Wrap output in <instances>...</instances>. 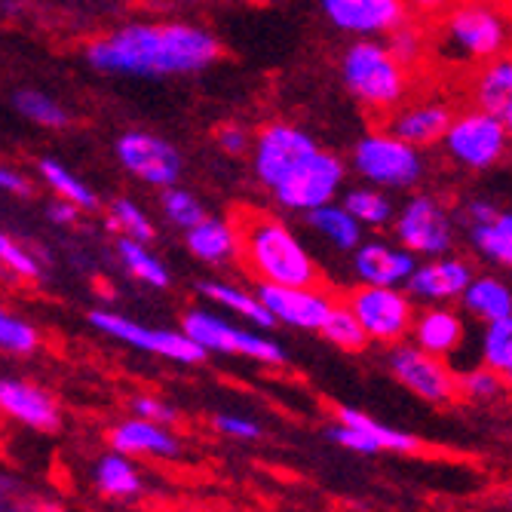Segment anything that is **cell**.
Masks as SVG:
<instances>
[{"label": "cell", "mask_w": 512, "mask_h": 512, "mask_svg": "<svg viewBox=\"0 0 512 512\" xmlns=\"http://www.w3.org/2000/svg\"><path fill=\"white\" fill-rule=\"evenodd\" d=\"M108 224L111 230H117L120 237H132V240H142V243H151L154 240V224L151 218L142 212V206L120 197L111 203L108 209Z\"/></svg>", "instance_id": "cell-36"}, {"label": "cell", "mask_w": 512, "mask_h": 512, "mask_svg": "<svg viewBox=\"0 0 512 512\" xmlns=\"http://www.w3.org/2000/svg\"><path fill=\"white\" fill-rule=\"evenodd\" d=\"M0 414L37 433H56L62 427L59 402L22 378H0Z\"/></svg>", "instance_id": "cell-17"}, {"label": "cell", "mask_w": 512, "mask_h": 512, "mask_svg": "<svg viewBox=\"0 0 512 512\" xmlns=\"http://www.w3.org/2000/svg\"><path fill=\"white\" fill-rule=\"evenodd\" d=\"M80 212H83V209H77L74 203L59 200V203L50 206V221H56V224H74V221L80 218Z\"/></svg>", "instance_id": "cell-48"}, {"label": "cell", "mask_w": 512, "mask_h": 512, "mask_svg": "<svg viewBox=\"0 0 512 512\" xmlns=\"http://www.w3.org/2000/svg\"><path fill=\"white\" fill-rule=\"evenodd\" d=\"M0 267L22 276V279H40L43 267L34 252H28L22 243H16L10 234L0 230Z\"/></svg>", "instance_id": "cell-42"}, {"label": "cell", "mask_w": 512, "mask_h": 512, "mask_svg": "<svg viewBox=\"0 0 512 512\" xmlns=\"http://www.w3.org/2000/svg\"><path fill=\"white\" fill-rule=\"evenodd\" d=\"M451 108L445 102H402L393 111H387L384 129L402 142L414 145V148H430L436 142H442V135L451 123Z\"/></svg>", "instance_id": "cell-19"}, {"label": "cell", "mask_w": 512, "mask_h": 512, "mask_svg": "<svg viewBox=\"0 0 512 512\" xmlns=\"http://www.w3.org/2000/svg\"><path fill=\"white\" fill-rule=\"evenodd\" d=\"M506 500H509V503H512V488H509V491H506Z\"/></svg>", "instance_id": "cell-51"}, {"label": "cell", "mask_w": 512, "mask_h": 512, "mask_svg": "<svg viewBox=\"0 0 512 512\" xmlns=\"http://www.w3.org/2000/svg\"><path fill=\"white\" fill-rule=\"evenodd\" d=\"M470 240L482 252V258L497 261L503 267H512V234H509V230H503L497 221L470 224Z\"/></svg>", "instance_id": "cell-38"}, {"label": "cell", "mask_w": 512, "mask_h": 512, "mask_svg": "<svg viewBox=\"0 0 512 512\" xmlns=\"http://www.w3.org/2000/svg\"><path fill=\"white\" fill-rule=\"evenodd\" d=\"M304 215H307V224L316 230V234L322 240H329L341 252H353L362 243V224L344 206H338L335 200L325 203V206H316V209H310Z\"/></svg>", "instance_id": "cell-27"}, {"label": "cell", "mask_w": 512, "mask_h": 512, "mask_svg": "<svg viewBox=\"0 0 512 512\" xmlns=\"http://www.w3.org/2000/svg\"><path fill=\"white\" fill-rule=\"evenodd\" d=\"M417 258L414 252L402 249L399 243H381L368 240L353 249V270L359 276V283L368 286H405V279L414 273Z\"/></svg>", "instance_id": "cell-20"}, {"label": "cell", "mask_w": 512, "mask_h": 512, "mask_svg": "<svg viewBox=\"0 0 512 512\" xmlns=\"http://www.w3.org/2000/svg\"><path fill=\"white\" fill-rule=\"evenodd\" d=\"M89 322L92 329L120 341V344H129L142 353H151V356H160V359H169V362H178V365H197L203 362L209 353L191 341L184 332H169V329H151L145 322H135L123 313H114V310H92L89 313Z\"/></svg>", "instance_id": "cell-8"}, {"label": "cell", "mask_w": 512, "mask_h": 512, "mask_svg": "<svg viewBox=\"0 0 512 512\" xmlns=\"http://www.w3.org/2000/svg\"><path fill=\"white\" fill-rule=\"evenodd\" d=\"M160 203H163V215H166L175 227H181V230H188V227H194L197 221L206 218L203 203H200L191 191L175 188V184L163 188V200H160Z\"/></svg>", "instance_id": "cell-39"}, {"label": "cell", "mask_w": 512, "mask_h": 512, "mask_svg": "<svg viewBox=\"0 0 512 512\" xmlns=\"http://www.w3.org/2000/svg\"><path fill=\"white\" fill-rule=\"evenodd\" d=\"M240 255L261 283L316 286L319 267L295 230L270 215H249L240 224Z\"/></svg>", "instance_id": "cell-2"}, {"label": "cell", "mask_w": 512, "mask_h": 512, "mask_svg": "<svg viewBox=\"0 0 512 512\" xmlns=\"http://www.w3.org/2000/svg\"><path fill=\"white\" fill-rule=\"evenodd\" d=\"M200 295L224 310H230L234 316L258 325V329H273L276 319L273 313L264 307V301L258 298V292H246L240 286H230V283H221V279H206V283H200Z\"/></svg>", "instance_id": "cell-26"}, {"label": "cell", "mask_w": 512, "mask_h": 512, "mask_svg": "<svg viewBox=\"0 0 512 512\" xmlns=\"http://www.w3.org/2000/svg\"><path fill=\"white\" fill-rule=\"evenodd\" d=\"M117 160L126 172L142 178L154 188H169L181 178V154L166 138L145 132V129H129L117 138Z\"/></svg>", "instance_id": "cell-14"}, {"label": "cell", "mask_w": 512, "mask_h": 512, "mask_svg": "<svg viewBox=\"0 0 512 512\" xmlns=\"http://www.w3.org/2000/svg\"><path fill=\"white\" fill-rule=\"evenodd\" d=\"M473 267L460 258H430L427 264H417L414 273L405 279V292L417 301L427 304H448L463 295V289L470 286Z\"/></svg>", "instance_id": "cell-18"}, {"label": "cell", "mask_w": 512, "mask_h": 512, "mask_svg": "<svg viewBox=\"0 0 512 512\" xmlns=\"http://www.w3.org/2000/svg\"><path fill=\"white\" fill-rule=\"evenodd\" d=\"M473 102L503 120L512 138V59L497 56L485 62L473 80Z\"/></svg>", "instance_id": "cell-24"}, {"label": "cell", "mask_w": 512, "mask_h": 512, "mask_svg": "<svg viewBox=\"0 0 512 512\" xmlns=\"http://www.w3.org/2000/svg\"><path fill=\"white\" fill-rule=\"evenodd\" d=\"M460 301L482 322H491V319H500V316L512 313V292H509V286H503L500 279H494V276H473L470 286L463 289Z\"/></svg>", "instance_id": "cell-28"}, {"label": "cell", "mask_w": 512, "mask_h": 512, "mask_svg": "<svg viewBox=\"0 0 512 512\" xmlns=\"http://www.w3.org/2000/svg\"><path fill=\"white\" fill-rule=\"evenodd\" d=\"M393 234L402 249L424 258H439L454 246V221L436 197L417 194L393 215Z\"/></svg>", "instance_id": "cell-10"}, {"label": "cell", "mask_w": 512, "mask_h": 512, "mask_svg": "<svg viewBox=\"0 0 512 512\" xmlns=\"http://www.w3.org/2000/svg\"><path fill=\"white\" fill-rule=\"evenodd\" d=\"M258 298L273 313L276 322L292 325L301 332H319L325 316L332 313L335 298L316 286H273L258 283Z\"/></svg>", "instance_id": "cell-16"}, {"label": "cell", "mask_w": 512, "mask_h": 512, "mask_svg": "<svg viewBox=\"0 0 512 512\" xmlns=\"http://www.w3.org/2000/svg\"><path fill=\"white\" fill-rule=\"evenodd\" d=\"M184 237H188L191 255L203 264L221 267V264H230L240 258V227H234L224 218L206 215L203 221L184 230Z\"/></svg>", "instance_id": "cell-23"}, {"label": "cell", "mask_w": 512, "mask_h": 512, "mask_svg": "<svg viewBox=\"0 0 512 512\" xmlns=\"http://www.w3.org/2000/svg\"><path fill=\"white\" fill-rule=\"evenodd\" d=\"M482 362L494 368L500 378L512 371V313L491 319L482 335Z\"/></svg>", "instance_id": "cell-34"}, {"label": "cell", "mask_w": 512, "mask_h": 512, "mask_svg": "<svg viewBox=\"0 0 512 512\" xmlns=\"http://www.w3.org/2000/svg\"><path fill=\"white\" fill-rule=\"evenodd\" d=\"M503 390H506L503 378L497 375L494 368H488L485 362L479 368H473V371H463V375H457V393L473 399V402H494Z\"/></svg>", "instance_id": "cell-40"}, {"label": "cell", "mask_w": 512, "mask_h": 512, "mask_svg": "<svg viewBox=\"0 0 512 512\" xmlns=\"http://www.w3.org/2000/svg\"><path fill=\"white\" fill-rule=\"evenodd\" d=\"M338 31L353 37H387L408 19L405 0H319Z\"/></svg>", "instance_id": "cell-15"}, {"label": "cell", "mask_w": 512, "mask_h": 512, "mask_svg": "<svg viewBox=\"0 0 512 512\" xmlns=\"http://www.w3.org/2000/svg\"><path fill=\"white\" fill-rule=\"evenodd\" d=\"M37 347H40V335L34 325L0 307V350L13 356H31Z\"/></svg>", "instance_id": "cell-37"}, {"label": "cell", "mask_w": 512, "mask_h": 512, "mask_svg": "<svg viewBox=\"0 0 512 512\" xmlns=\"http://www.w3.org/2000/svg\"><path fill=\"white\" fill-rule=\"evenodd\" d=\"M387 362L393 378L430 405H451L460 396L457 375L442 362V356H433L417 344H405V341L393 344Z\"/></svg>", "instance_id": "cell-12"}, {"label": "cell", "mask_w": 512, "mask_h": 512, "mask_svg": "<svg viewBox=\"0 0 512 512\" xmlns=\"http://www.w3.org/2000/svg\"><path fill=\"white\" fill-rule=\"evenodd\" d=\"M353 169L365 184L387 191H405L414 188L424 178V157L421 148H414L402 138L384 132H368L362 135L353 148Z\"/></svg>", "instance_id": "cell-5"}, {"label": "cell", "mask_w": 512, "mask_h": 512, "mask_svg": "<svg viewBox=\"0 0 512 512\" xmlns=\"http://www.w3.org/2000/svg\"><path fill=\"white\" fill-rule=\"evenodd\" d=\"M132 408L138 417H148V421H157V424H175L178 421V411L157 396H135Z\"/></svg>", "instance_id": "cell-44"}, {"label": "cell", "mask_w": 512, "mask_h": 512, "mask_svg": "<svg viewBox=\"0 0 512 512\" xmlns=\"http://www.w3.org/2000/svg\"><path fill=\"white\" fill-rule=\"evenodd\" d=\"M221 56L218 40L184 22H132L89 43L86 62L105 74L178 77L206 71Z\"/></svg>", "instance_id": "cell-1"}, {"label": "cell", "mask_w": 512, "mask_h": 512, "mask_svg": "<svg viewBox=\"0 0 512 512\" xmlns=\"http://www.w3.org/2000/svg\"><path fill=\"white\" fill-rule=\"evenodd\" d=\"M215 142H218V148H221L224 154H230V157H240V154H246V151L252 148V142H249V132H246L243 126H234V123L218 126V132H215Z\"/></svg>", "instance_id": "cell-45"}, {"label": "cell", "mask_w": 512, "mask_h": 512, "mask_svg": "<svg viewBox=\"0 0 512 512\" xmlns=\"http://www.w3.org/2000/svg\"><path fill=\"white\" fill-rule=\"evenodd\" d=\"M344 188V163L329 151H313L298 169H292L273 188V197L283 209L310 212L338 197Z\"/></svg>", "instance_id": "cell-11"}, {"label": "cell", "mask_w": 512, "mask_h": 512, "mask_svg": "<svg viewBox=\"0 0 512 512\" xmlns=\"http://www.w3.org/2000/svg\"><path fill=\"white\" fill-rule=\"evenodd\" d=\"M117 258L129 270V276H135L138 283H145L148 289H169L172 276H169L166 264L148 249V243L132 240V237H120L117 240Z\"/></svg>", "instance_id": "cell-29"}, {"label": "cell", "mask_w": 512, "mask_h": 512, "mask_svg": "<svg viewBox=\"0 0 512 512\" xmlns=\"http://www.w3.org/2000/svg\"><path fill=\"white\" fill-rule=\"evenodd\" d=\"M341 80L359 105L381 114L402 105L411 86L408 68L396 62L387 43L378 37H359L347 46L341 59Z\"/></svg>", "instance_id": "cell-3"}, {"label": "cell", "mask_w": 512, "mask_h": 512, "mask_svg": "<svg viewBox=\"0 0 512 512\" xmlns=\"http://www.w3.org/2000/svg\"><path fill=\"white\" fill-rule=\"evenodd\" d=\"M503 230H509V234H512V212H500L497 218H494Z\"/></svg>", "instance_id": "cell-50"}, {"label": "cell", "mask_w": 512, "mask_h": 512, "mask_svg": "<svg viewBox=\"0 0 512 512\" xmlns=\"http://www.w3.org/2000/svg\"><path fill=\"white\" fill-rule=\"evenodd\" d=\"M387 50L396 56V62H402L408 71L424 59V50H427V37H424V31L417 28V25H411L408 19L399 25V28H393L390 34H387Z\"/></svg>", "instance_id": "cell-41"}, {"label": "cell", "mask_w": 512, "mask_h": 512, "mask_svg": "<svg viewBox=\"0 0 512 512\" xmlns=\"http://www.w3.org/2000/svg\"><path fill=\"white\" fill-rule=\"evenodd\" d=\"M500 212L488 203V200H473V203H467V221L470 224H488V221H494Z\"/></svg>", "instance_id": "cell-47"}, {"label": "cell", "mask_w": 512, "mask_h": 512, "mask_svg": "<svg viewBox=\"0 0 512 512\" xmlns=\"http://www.w3.org/2000/svg\"><path fill=\"white\" fill-rule=\"evenodd\" d=\"M411 338L421 350L445 359V356L457 353V347L463 344V338H467V325H463V319L451 307L430 304L427 310L414 313Z\"/></svg>", "instance_id": "cell-22"}, {"label": "cell", "mask_w": 512, "mask_h": 512, "mask_svg": "<svg viewBox=\"0 0 512 512\" xmlns=\"http://www.w3.org/2000/svg\"><path fill=\"white\" fill-rule=\"evenodd\" d=\"M322 338L329 341V344H335L338 350H344V353H362L365 347H368V335H365V329L359 325V319H356V313L347 307V304H335L332 307V313L325 316V322H322Z\"/></svg>", "instance_id": "cell-32"}, {"label": "cell", "mask_w": 512, "mask_h": 512, "mask_svg": "<svg viewBox=\"0 0 512 512\" xmlns=\"http://www.w3.org/2000/svg\"><path fill=\"white\" fill-rule=\"evenodd\" d=\"M319 145L313 138L292 126V123H270L258 132L252 142V169L255 178L264 184L267 191H273L279 181H283L292 169H298Z\"/></svg>", "instance_id": "cell-13"}, {"label": "cell", "mask_w": 512, "mask_h": 512, "mask_svg": "<svg viewBox=\"0 0 512 512\" xmlns=\"http://www.w3.org/2000/svg\"><path fill=\"white\" fill-rule=\"evenodd\" d=\"M181 332L191 341H197L206 353H224V356H243L264 365H286V350L267 335L240 329L227 322L224 316L212 310H188L181 319Z\"/></svg>", "instance_id": "cell-7"}, {"label": "cell", "mask_w": 512, "mask_h": 512, "mask_svg": "<svg viewBox=\"0 0 512 512\" xmlns=\"http://www.w3.org/2000/svg\"><path fill=\"white\" fill-rule=\"evenodd\" d=\"M442 145H445L448 160H454L463 169L482 172L506 157L512 138L497 114H491L485 108H473L467 114L451 117V123L442 135Z\"/></svg>", "instance_id": "cell-6"}, {"label": "cell", "mask_w": 512, "mask_h": 512, "mask_svg": "<svg viewBox=\"0 0 512 512\" xmlns=\"http://www.w3.org/2000/svg\"><path fill=\"white\" fill-rule=\"evenodd\" d=\"M335 417H338L341 424H347V427L362 430V433H365L371 442H375L381 451L411 454V451L421 448V442H417L414 436H408V433H402V430H393V427H387V424L375 421V417L365 414V411H359V408H338V411H335Z\"/></svg>", "instance_id": "cell-30"}, {"label": "cell", "mask_w": 512, "mask_h": 512, "mask_svg": "<svg viewBox=\"0 0 512 512\" xmlns=\"http://www.w3.org/2000/svg\"><path fill=\"white\" fill-rule=\"evenodd\" d=\"M215 430L230 436V439H243V442L261 439V427L252 421V417H243V414H218Z\"/></svg>", "instance_id": "cell-43"}, {"label": "cell", "mask_w": 512, "mask_h": 512, "mask_svg": "<svg viewBox=\"0 0 512 512\" xmlns=\"http://www.w3.org/2000/svg\"><path fill=\"white\" fill-rule=\"evenodd\" d=\"M448 4H451V0H405L408 13H417V16H436V13H442Z\"/></svg>", "instance_id": "cell-49"}, {"label": "cell", "mask_w": 512, "mask_h": 512, "mask_svg": "<svg viewBox=\"0 0 512 512\" xmlns=\"http://www.w3.org/2000/svg\"><path fill=\"white\" fill-rule=\"evenodd\" d=\"M362 227H384L393 221V203L381 194V188L375 184H365V188H353L344 194V203H341Z\"/></svg>", "instance_id": "cell-33"}, {"label": "cell", "mask_w": 512, "mask_h": 512, "mask_svg": "<svg viewBox=\"0 0 512 512\" xmlns=\"http://www.w3.org/2000/svg\"><path fill=\"white\" fill-rule=\"evenodd\" d=\"M347 307L356 313L359 325L371 341L393 347L411 335L414 304H411V295L402 292V286L359 283V289L347 295Z\"/></svg>", "instance_id": "cell-9"}, {"label": "cell", "mask_w": 512, "mask_h": 512, "mask_svg": "<svg viewBox=\"0 0 512 512\" xmlns=\"http://www.w3.org/2000/svg\"><path fill=\"white\" fill-rule=\"evenodd\" d=\"M37 172H40L46 188H50L59 200H68V203H74L83 212L99 206V200H96V194H92L89 184L83 178H77L68 166H62L59 160H40Z\"/></svg>", "instance_id": "cell-31"}, {"label": "cell", "mask_w": 512, "mask_h": 512, "mask_svg": "<svg viewBox=\"0 0 512 512\" xmlns=\"http://www.w3.org/2000/svg\"><path fill=\"white\" fill-rule=\"evenodd\" d=\"M114 451L129 457H175L181 451L178 439L166 430V424L148 421V417H129V421L114 424L108 433Z\"/></svg>", "instance_id": "cell-21"}, {"label": "cell", "mask_w": 512, "mask_h": 512, "mask_svg": "<svg viewBox=\"0 0 512 512\" xmlns=\"http://www.w3.org/2000/svg\"><path fill=\"white\" fill-rule=\"evenodd\" d=\"M16 111L25 117V120H31V123H37V126H43V129H62V126H68V111L56 102V99H50L46 92H37V89H22V92H16Z\"/></svg>", "instance_id": "cell-35"}, {"label": "cell", "mask_w": 512, "mask_h": 512, "mask_svg": "<svg viewBox=\"0 0 512 512\" xmlns=\"http://www.w3.org/2000/svg\"><path fill=\"white\" fill-rule=\"evenodd\" d=\"M0 191H4V194H13V197H31V194H34L31 181H28L22 172L10 169V166H4V163H0Z\"/></svg>", "instance_id": "cell-46"}, {"label": "cell", "mask_w": 512, "mask_h": 512, "mask_svg": "<svg viewBox=\"0 0 512 512\" xmlns=\"http://www.w3.org/2000/svg\"><path fill=\"white\" fill-rule=\"evenodd\" d=\"M92 485H96L99 494L108 500H135L145 488L142 473H138L132 457L120 454V451L105 454L96 467H92Z\"/></svg>", "instance_id": "cell-25"}, {"label": "cell", "mask_w": 512, "mask_h": 512, "mask_svg": "<svg viewBox=\"0 0 512 512\" xmlns=\"http://www.w3.org/2000/svg\"><path fill=\"white\" fill-rule=\"evenodd\" d=\"M512 28L491 4H460L439 22V59L457 65H485L509 50Z\"/></svg>", "instance_id": "cell-4"}]
</instances>
